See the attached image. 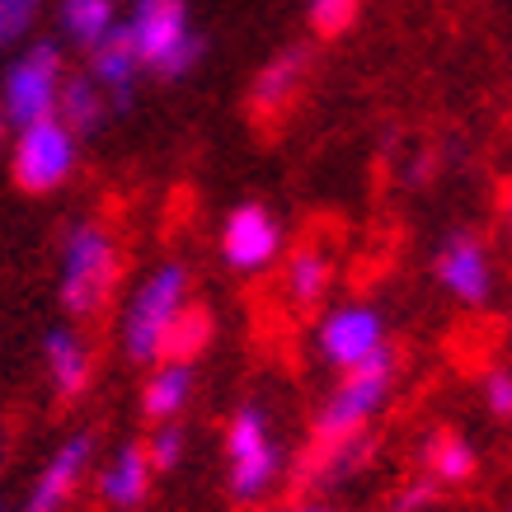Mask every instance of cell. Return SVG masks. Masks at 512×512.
Listing matches in <instances>:
<instances>
[{
  "label": "cell",
  "instance_id": "cell-9",
  "mask_svg": "<svg viewBox=\"0 0 512 512\" xmlns=\"http://www.w3.org/2000/svg\"><path fill=\"white\" fill-rule=\"evenodd\" d=\"M282 254V221L264 202H240L221 226V259L231 273H264Z\"/></svg>",
  "mask_w": 512,
  "mask_h": 512
},
{
  "label": "cell",
  "instance_id": "cell-24",
  "mask_svg": "<svg viewBox=\"0 0 512 512\" xmlns=\"http://www.w3.org/2000/svg\"><path fill=\"white\" fill-rule=\"evenodd\" d=\"M484 404L494 419H512V367H494L484 376Z\"/></svg>",
  "mask_w": 512,
  "mask_h": 512
},
{
  "label": "cell",
  "instance_id": "cell-8",
  "mask_svg": "<svg viewBox=\"0 0 512 512\" xmlns=\"http://www.w3.org/2000/svg\"><path fill=\"white\" fill-rule=\"evenodd\" d=\"M386 343V315L367 301H343V306L325 311V320L315 329V348L334 372H353L357 362L381 353Z\"/></svg>",
  "mask_w": 512,
  "mask_h": 512
},
{
  "label": "cell",
  "instance_id": "cell-17",
  "mask_svg": "<svg viewBox=\"0 0 512 512\" xmlns=\"http://www.w3.org/2000/svg\"><path fill=\"white\" fill-rule=\"evenodd\" d=\"M57 118L66 123L71 137H94L104 127V118H109V94L94 85V76L62 80V90H57Z\"/></svg>",
  "mask_w": 512,
  "mask_h": 512
},
{
  "label": "cell",
  "instance_id": "cell-28",
  "mask_svg": "<svg viewBox=\"0 0 512 512\" xmlns=\"http://www.w3.org/2000/svg\"><path fill=\"white\" fill-rule=\"evenodd\" d=\"M5 127H10V123H5V113H0V146H5Z\"/></svg>",
  "mask_w": 512,
  "mask_h": 512
},
{
  "label": "cell",
  "instance_id": "cell-29",
  "mask_svg": "<svg viewBox=\"0 0 512 512\" xmlns=\"http://www.w3.org/2000/svg\"><path fill=\"white\" fill-rule=\"evenodd\" d=\"M508 226H512V198H508Z\"/></svg>",
  "mask_w": 512,
  "mask_h": 512
},
{
  "label": "cell",
  "instance_id": "cell-25",
  "mask_svg": "<svg viewBox=\"0 0 512 512\" xmlns=\"http://www.w3.org/2000/svg\"><path fill=\"white\" fill-rule=\"evenodd\" d=\"M38 0H0V38H15V33L29 29Z\"/></svg>",
  "mask_w": 512,
  "mask_h": 512
},
{
  "label": "cell",
  "instance_id": "cell-27",
  "mask_svg": "<svg viewBox=\"0 0 512 512\" xmlns=\"http://www.w3.org/2000/svg\"><path fill=\"white\" fill-rule=\"evenodd\" d=\"M278 512H329V508H320V503H292V508H278Z\"/></svg>",
  "mask_w": 512,
  "mask_h": 512
},
{
  "label": "cell",
  "instance_id": "cell-3",
  "mask_svg": "<svg viewBox=\"0 0 512 512\" xmlns=\"http://www.w3.org/2000/svg\"><path fill=\"white\" fill-rule=\"evenodd\" d=\"M188 287H193L188 268L179 259H170V264L151 268L141 278V287L132 292V301L123 311V353L137 367H156L160 362V343L170 334L174 315L188 306Z\"/></svg>",
  "mask_w": 512,
  "mask_h": 512
},
{
  "label": "cell",
  "instance_id": "cell-21",
  "mask_svg": "<svg viewBox=\"0 0 512 512\" xmlns=\"http://www.w3.org/2000/svg\"><path fill=\"white\" fill-rule=\"evenodd\" d=\"M113 0H62V29L76 38L80 47H94L104 33L118 24Z\"/></svg>",
  "mask_w": 512,
  "mask_h": 512
},
{
  "label": "cell",
  "instance_id": "cell-20",
  "mask_svg": "<svg viewBox=\"0 0 512 512\" xmlns=\"http://www.w3.org/2000/svg\"><path fill=\"white\" fill-rule=\"evenodd\" d=\"M428 466H433L437 484H466V480H475L480 456H475V447L461 433H437L433 447H428Z\"/></svg>",
  "mask_w": 512,
  "mask_h": 512
},
{
  "label": "cell",
  "instance_id": "cell-22",
  "mask_svg": "<svg viewBox=\"0 0 512 512\" xmlns=\"http://www.w3.org/2000/svg\"><path fill=\"white\" fill-rule=\"evenodd\" d=\"M141 447H146V461H151V470H156V475H165V470H174L179 461H184L188 433L179 428V419H174V423H156L151 442H141Z\"/></svg>",
  "mask_w": 512,
  "mask_h": 512
},
{
  "label": "cell",
  "instance_id": "cell-6",
  "mask_svg": "<svg viewBox=\"0 0 512 512\" xmlns=\"http://www.w3.org/2000/svg\"><path fill=\"white\" fill-rule=\"evenodd\" d=\"M71 170H76V137L66 132L57 113L19 127L10 174H15V184L24 193H52V188H62L71 179Z\"/></svg>",
  "mask_w": 512,
  "mask_h": 512
},
{
  "label": "cell",
  "instance_id": "cell-5",
  "mask_svg": "<svg viewBox=\"0 0 512 512\" xmlns=\"http://www.w3.org/2000/svg\"><path fill=\"white\" fill-rule=\"evenodd\" d=\"M282 447L273 437V419L259 404H240L226 419V489L235 503H254L278 484Z\"/></svg>",
  "mask_w": 512,
  "mask_h": 512
},
{
  "label": "cell",
  "instance_id": "cell-14",
  "mask_svg": "<svg viewBox=\"0 0 512 512\" xmlns=\"http://www.w3.org/2000/svg\"><path fill=\"white\" fill-rule=\"evenodd\" d=\"M306 71H311L306 47H287V52H278V57L254 76V90H249L254 113H259V118H273V113L287 109L296 94H301V85H306Z\"/></svg>",
  "mask_w": 512,
  "mask_h": 512
},
{
  "label": "cell",
  "instance_id": "cell-16",
  "mask_svg": "<svg viewBox=\"0 0 512 512\" xmlns=\"http://www.w3.org/2000/svg\"><path fill=\"white\" fill-rule=\"evenodd\" d=\"M193 386H198L193 362H156V372L141 386V414L151 423H174L193 400Z\"/></svg>",
  "mask_w": 512,
  "mask_h": 512
},
{
  "label": "cell",
  "instance_id": "cell-18",
  "mask_svg": "<svg viewBox=\"0 0 512 512\" xmlns=\"http://www.w3.org/2000/svg\"><path fill=\"white\" fill-rule=\"evenodd\" d=\"M329 282H334V264H329V254L320 245H301L287 259V301L301 306V311H311V306L325 301Z\"/></svg>",
  "mask_w": 512,
  "mask_h": 512
},
{
  "label": "cell",
  "instance_id": "cell-26",
  "mask_svg": "<svg viewBox=\"0 0 512 512\" xmlns=\"http://www.w3.org/2000/svg\"><path fill=\"white\" fill-rule=\"evenodd\" d=\"M428 503H433V484H414V489H404L395 498V512H423Z\"/></svg>",
  "mask_w": 512,
  "mask_h": 512
},
{
  "label": "cell",
  "instance_id": "cell-10",
  "mask_svg": "<svg viewBox=\"0 0 512 512\" xmlns=\"http://www.w3.org/2000/svg\"><path fill=\"white\" fill-rule=\"evenodd\" d=\"M437 282L442 292H451L466 306H484L494 296V264H489V249L475 240L470 231H456L442 240L437 249Z\"/></svg>",
  "mask_w": 512,
  "mask_h": 512
},
{
  "label": "cell",
  "instance_id": "cell-15",
  "mask_svg": "<svg viewBox=\"0 0 512 512\" xmlns=\"http://www.w3.org/2000/svg\"><path fill=\"white\" fill-rule=\"evenodd\" d=\"M43 362H47V381H52V390H57L62 400L85 395L90 372H94V357L76 329H52L43 339Z\"/></svg>",
  "mask_w": 512,
  "mask_h": 512
},
{
  "label": "cell",
  "instance_id": "cell-19",
  "mask_svg": "<svg viewBox=\"0 0 512 512\" xmlns=\"http://www.w3.org/2000/svg\"><path fill=\"white\" fill-rule=\"evenodd\" d=\"M212 334H217L212 311H202V306H193V301H188L184 311L174 315V325H170V334H165V343H160V362H198V357L207 353Z\"/></svg>",
  "mask_w": 512,
  "mask_h": 512
},
{
  "label": "cell",
  "instance_id": "cell-4",
  "mask_svg": "<svg viewBox=\"0 0 512 512\" xmlns=\"http://www.w3.org/2000/svg\"><path fill=\"white\" fill-rule=\"evenodd\" d=\"M137 62L151 66L160 80L188 76L202 57V38L188 29V5L184 0H137L132 19H127Z\"/></svg>",
  "mask_w": 512,
  "mask_h": 512
},
{
  "label": "cell",
  "instance_id": "cell-11",
  "mask_svg": "<svg viewBox=\"0 0 512 512\" xmlns=\"http://www.w3.org/2000/svg\"><path fill=\"white\" fill-rule=\"evenodd\" d=\"M90 456H94V437L90 433L66 437L62 447L52 451V461L43 466L38 484L29 489V498H24V512H62L66 503H71V494H76V484L85 480Z\"/></svg>",
  "mask_w": 512,
  "mask_h": 512
},
{
  "label": "cell",
  "instance_id": "cell-30",
  "mask_svg": "<svg viewBox=\"0 0 512 512\" xmlns=\"http://www.w3.org/2000/svg\"><path fill=\"white\" fill-rule=\"evenodd\" d=\"M508 512H512V508H508Z\"/></svg>",
  "mask_w": 512,
  "mask_h": 512
},
{
  "label": "cell",
  "instance_id": "cell-23",
  "mask_svg": "<svg viewBox=\"0 0 512 512\" xmlns=\"http://www.w3.org/2000/svg\"><path fill=\"white\" fill-rule=\"evenodd\" d=\"M357 5L362 0H311V29L325 33V38H339L357 19Z\"/></svg>",
  "mask_w": 512,
  "mask_h": 512
},
{
  "label": "cell",
  "instance_id": "cell-7",
  "mask_svg": "<svg viewBox=\"0 0 512 512\" xmlns=\"http://www.w3.org/2000/svg\"><path fill=\"white\" fill-rule=\"evenodd\" d=\"M57 90H62V52L52 43L29 47L5 76V94H0L5 123L29 127L38 118H52L57 113Z\"/></svg>",
  "mask_w": 512,
  "mask_h": 512
},
{
  "label": "cell",
  "instance_id": "cell-12",
  "mask_svg": "<svg viewBox=\"0 0 512 512\" xmlns=\"http://www.w3.org/2000/svg\"><path fill=\"white\" fill-rule=\"evenodd\" d=\"M137 47H132V33H127V24H113L99 43L90 47V76L94 85L109 94L118 109H127L132 104V85H137Z\"/></svg>",
  "mask_w": 512,
  "mask_h": 512
},
{
  "label": "cell",
  "instance_id": "cell-1",
  "mask_svg": "<svg viewBox=\"0 0 512 512\" xmlns=\"http://www.w3.org/2000/svg\"><path fill=\"white\" fill-rule=\"evenodd\" d=\"M395 372H400V357L395 348H381L367 362H357L353 372L339 376V386L325 395V404L315 409V442L325 451L353 442V437L367 433V423L386 409L390 390H395Z\"/></svg>",
  "mask_w": 512,
  "mask_h": 512
},
{
  "label": "cell",
  "instance_id": "cell-2",
  "mask_svg": "<svg viewBox=\"0 0 512 512\" xmlns=\"http://www.w3.org/2000/svg\"><path fill=\"white\" fill-rule=\"evenodd\" d=\"M123 278V254L104 226L80 221L62 245V306L76 320H94L118 292Z\"/></svg>",
  "mask_w": 512,
  "mask_h": 512
},
{
  "label": "cell",
  "instance_id": "cell-13",
  "mask_svg": "<svg viewBox=\"0 0 512 512\" xmlns=\"http://www.w3.org/2000/svg\"><path fill=\"white\" fill-rule=\"evenodd\" d=\"M151 475H156V470L146 461V447H141V442H123V447L113 451V461L104 466V475H99V498H104L113 512H132L151 494Z\"/></svg>",
  "mask_w": 512,
  "mask_h": 512
}]
</instances>
